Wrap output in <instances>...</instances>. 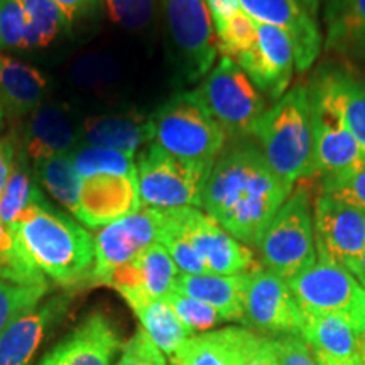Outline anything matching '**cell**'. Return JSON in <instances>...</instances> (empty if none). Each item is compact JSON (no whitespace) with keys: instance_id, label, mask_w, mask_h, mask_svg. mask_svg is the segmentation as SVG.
Listing matches in <instances>:
<instances>
[{"instance_id":"6da1fadb","label":"cell","mask_w":365,"mask_h":365,"mask_svg":"<svg viewBox=\"0 0 365 365\" xmlns=\"http://www.w3.org/2000/svg\"><path fill=\"white\" fill-rule=\"evenodd\" d=\"M294 185L272 171L255 145L222 150L203 190L202 208L244 245H257Z\"/></svg>"},{"instance_id":"7a4b0ae2","label":"cell","mask_w":365,"mask_h":365,"mask_svg":"<svg viewBox=\"0 0 365 365\" xmlns=\"http://www.w3.org/2000/svg\"><path fill=\"white\" fill-rule=\"evenodd\" d=\"M11 230L46 279L65 287L90 282L95 266L93 235L54 208L41 191Z\"/></svg>"},{"instance_id":"3957f363","label":"cell","mask_w":365,"mask_h":365,"mask_svg":"<svg viewBox=\"0 0 365 365\" xmlns=\"http://www.w3.org/2000/svg\"><path fill=\"white\" fill-rule=\"evenodd\" d=\"M250 135L269 166L282 180L296 181L314 176V139L309 93L303 85L286 91L257 118Z\"/></svg>"},{"instance_id":"277c9868","label":"cell","mask_w":365,"mask_h":365,"mask_svg":"<svg viewBox=\"0 0 365 365\" xmlns=\"http://www.w3.org/2000/svg\"><path fill=\"white\" fill-rule=\"evenodd\" d=\"M156 144L185 161L213 166L227 134L193 91L173 95L150 117Z\"/></svg>"},{"instance_id":"5b68a950","label":"cell","mask_w":365,"mask_h":365,"mask_svg":"<svg viewBox=\"0 0 365 365\" xmlns=\"http://www.w3.org/2000/svg\"><path fill=\"white\" fill-rule=\"evenodd\" d=\"M255 247L264 267L284 281L293 279L317 262L312 196L307 188L293 190Z\"/></svg>"},{"instance_id":"8992f818","label":"cell","mask_w":365,"mask_h":365,"mask_svg":"<svg viewBox=\"0 0 365 365\" xmlns=\"http://www.w3.org/2000/svg\"><path fill=\"white\" fill-rule=\"evenodd\" d=\"M143 207L158 210L202 208L203 190L213 166L185 161L150 143L135 163Z\"/></svg>"},{"instance_id":"52a82bcc","label":"cell","mask_w":365,"mask_h":365,"mask_svg":"<svg viewBox=\"0 0 365 365\" xmlns=\"http://www.w3.org/2000/svg\"><path fill=\"white\" fill-rule=\"evenodd\" d=\"M301 312L345 319L360 335L365 330V287L349 269L317 255V262L287 281Z\"/></svg>"},{"instance_id":"ba28073f","label":"cell","mask_w":365,"mask_h":365,"mask_svg":"<svg viewBox=\"0 0 365 365\" xmlns=\"http://www.w3.org/2000/svg\"><path fill=\"white\" fill-rule=\"evenodd\" d=\"M308 93L314 139V176H339L362 168L365 158L346 125L330 73L319 76Z\"/></svg>"},{"instance_id":"9c48e42d","label":"cell","mask_w":365,"mask_h":365,"mask_svg":"<svg viewBox=\"0 0 365 365\" xmlns=\"http://www.w3.org/2000/svg\"><path fill=\"white\" fill-rule=\"evenodd\" d=\"M196 93L223 132L232 137L250 135L257 118L267 110L257 86L237 63L225 56L210 70Z\"/></svg>"},{"instance_id":"30bf717a","label":"cell","mask_w":365,"mask_h":365,"mask_svg":"<svg viewBox=\"0 0 365 365\" xmlns=\"http://www.w3.org/2000/svg\"><path fill=\"white\" fill-rule=\"evenodd\" d=\"M163 210L143 207L139 212L108 223L93 235L95 266L90 284L107 286L112 274L156 244Z\"/></svg>"},{"instance_id":"8fae6325","label":"cell","mask_w":365,"mask_h":365,"mask_svg":"<svg viewBox=\"0 0 365 365\" xmlns=\"http://www.w3.org/2000/svg\"><path fill=\"white\" fill-rule=\"evenodd\" d=\"M168 27L190 80L207 76L218 56V38L207 0H164Z\"/></svg>"},{"instance_id":"7c38bea8","label":"cell","mask_w":365,"mask_h":365,"mask_svg":"<svg viewBox=\"0 0 365 365\" xmlns=\"http://www.w3.org/2000/svg\"><path fill=\"white\" fill-rule=\"evenodd\" d=\"M239 6L252 21L277 27L289 38L299 71L312 68L323 46L318 0H239Z\"/></svg>"},{"instance_id":"4fadbf2b","label":"cell","mask_w":365,"mask_h":365,"mask_svg":"<svg viewBox=\"0 0 365 365\" xmlns=\"http://www.w3.org/2000/svg\"><path fill=\"white\" fill-rule=\"evenodd\" d=\"M244 323L267 335H299L303 312L296 303L287 281L267 269L247 272Z\"/></svg>"},{"instance_id":"5bb4252c","label":"cell","mask_w":365,"mask_h":365,"mask_svg":"<svg viewBox=\"0 0 365 365\" xmlns=\"http://www.w3.org/2000/svg\"><path fill=\"white\" fill-rule=\"evenodd\" d=\"M317 255L355 271L365 250V213L319 193L313 212Z\"/></svg>"},{"instance_id":"9a60e30c","label":"cell","mask_w":365,"mask_h":365,"mask_svg":"<svg viewBox=\"0 0 365 365\" xmlns=\"http://www.w3.org/2000/svg\"><path fill=\"white\" fill-rule=\"evenodd\" d=\"M173 213L208 274L234 276L259 269L255 266L252 250L234 239L207 213L198 208H176Z\"/></svg>"},{"instance_id":"2e32d148","label":"cell","mask_w":365,"mask_h":365,"mask_svg":"<svg viewBox=\"0 0 365 365\" xmlns=\"http://www.w3.org/2000/svg\"><path fill=\"white\" fill-rule=\"evenodd\" d=\"M143 208L137 178L98 175L81 181L76 218L90 228H102Z\"/></svg>"},{"instance_id":"e0dca14e","label":"cell","mask_w":365,"mask_h":365,"mask_svg":"<svg viewBox=\"0 0 365 365\" xmlns=\"http://www.w3.org/2000/svg\"><path fill=\"white\" fill-rule=\"evenodd\" d=\"M122 349L115 328L103 313H91L46 355L41 365H112Z\"/></svg>"},{"instance_id":"ac0fdd59","label":"cell","mask_w":365,"mask_h":365,"mask_svg":"<svg viewBox=\"0 0 365 365\" xmlns=\"http://www.w3.org/2000/svg\"><path fill=\"white\" fill-rule=\"evenodd\" d=\"M80 145V127H75L65 107L41 105L27 117L19 153L31 164L63 154H71Z\"/></svg>"},{"instance_id":"d6986e66","label":"cell","mask_w":365,"mask_h":365,"mask_svg":"<svg viewBox=\"0 0 365 365\" xmlns=\"http://www.w3.org/2000/svg\"><path fill=\"white\" fill-rule=\"evenodd\" d=\"M180 269L168 250L161 244H153L144 249L134 261L117 269L108 279L107 286L118 294L145 296V298L164 299L175 289Z\"/></svg>"},{"instance_id":"ffe728a7","label":"cell","mask_w":365,"mask_h":365,"mask_svg":"<svg viewBox=\"0 0 365 365\" xmlns=\"http://www.w3.org/2000/svg\"><path fill=\"white\" fill-rule=\"evenodd\" d=\"M66 307L68 299L56 296L14 319L0 335V365H29L48 328Z\"/></svg>"},{"instance_id":"44dd1931","label":"cell","mask_w":365,"mask_h":365,"mask_svg":"<svg viewBox=\"0 0 365 365\" xmlns=\"http://www.w3.org/2000/svg\"><path fill=\"white\" fill-rule=\"evenodd\" d=\"M259 336L239 327L198 333L182 341L170 359L173 365H239Z\"/></svg>"},{"instance_id":"7402d4cb","label":"cell","mask_w":365,"mask_h":365,"mask_svg":"<svg viewBox=\"0 0 365 365\" xmlns=\"http://www.w3.org/2000/svg\"><path fill=\"white\" fill-rule=\"evenodd\" d=\"M299 335L319 365H362L359 335L345 319L331 314L303 313Z\"/></svg>"},{"instance_id":"603a6c76","label":"cell","mask_w":365,"mask_h":365,"mask_svg":"<svg viewBox=\"0 0 365 365\" xmlns=\"http://www.w3.org/2000/svg\"><path fill=\"white\" fill-rule=\"evenodd\" d=\"M154 140L150 118L137 115H95L81 122L80 145L112 149L134 158L137 149Z\"/></svg>"},{"instance_id":"cb8c5ba5","label":"cell","mask_w":365,"mask_h":365,"mask_svg":"<svg viewBox=\"0 0 365 365\" xmlns=\"http://www.w3.org/2000/svg\"><path fill=\"white\" fill-rule=\"evenodd\" d=\"M247 272L234 276L218 274H180L175 291L203 301L220 313L225 322H244V293Z\"/></svg>"},{"instance_id":"d4e9b609","label":"cell","mask_w":365,"mask_h":365,"mask_svg":"<svg viewBox=\"0 0 365 365\" xmlns=\"http://www.w3.org/2000/svg\"><path fill=\"white\" fill-rule=\"evenodd\" d=\"M48 81L43 73L19 59L0 53V103L4 115L29 117L43 105Z\"/></svg>"},{"instance_id":"484cf974","label":"cell","mask_w":365,"mask_h":365,"mask_svg":"<svg viewBox=\"0 0 365 365\" xmlns=\"http://www.w3.org/2000/svg\"><path fill=\"white\" fill-rule=\"evenodd\" d=\"M124 299L139 318L140 330L168 357H173L182 341L191 336L166 299L145 296H124Z\"/></svg>"},{"instance_id":"4316f807","label":"cell","mask_w":365,"mask_h":365,"mask_svg":"<svg viewBox=\"0 0 365 365\" xmlns=\"http://www.w3.org/2000/svg\"><path fill=\"white\" fill-rule=\"evenodd\" d=\"M328 49L359 53L365 46V0H331L327 4Z\"/></svg>"},{"instance_id":"83f0119b","label":"cell","mask_w":365,"mask_h":365,"mask_svg":"<svg viewBox=\"0 0 365 365\" xmlns=\"http://www.w3.org/2000/svg\"><path fill=\"white\" fill-rule=\"evenodd\" d=\"M255 26H257V43L266 66L267 85L264 93L271 98H281L291 83L296 66L293 46L289 38L277 27L261 22H255Z\"/></svg>"},{"instance_id":"f1b7e54d","label":"cell","mask_w":365,"mask_h":365,"mask_svg":"<svg viewBox=\"0 0 365 365\" xmlns=\"http://www.w3.org/2000/svg\"><path fill=\"white\" fill-rule=\"evenodd\" d=\"M48 291L49 282L43 276H24L0 267V335L17 317L39 304Z\"/></svg>"},{"instance_id":"f546056e","label":"cell","mask_w":365,"mask_h":365,"mask_svg":"<svg viewBox=\"0 0 365 365\" xmlns=\"http://www.w3.org/2000/svg\"><path fill=\"white\" fill-rule=\"evenodd\" d=\"M33 173L36 181L48 191L49 195L61 203L73 215L78 212L81 176L76 171L71 154H63L46 161L33 164Z\"/></svg>"},{"instance_id":"4dcf8cb0","label":"cell","mask_w":365,"mask_h":365,"mask_svg":"<svg viewBox=\"0 0 365 365\" xmlns=\"http://www.w3.org/2000/svg\"><path fill=\"white\" fill-rule=\"evenodd\" d=\"M38 181H36L33 168H29L24 154H16L14 171L9 178L6 190L0 196V218L7 227H12L19 220L22 213L29 208L36 195L39 193Z\"/></svg>"},{"instance_id":"1f68e13d","label":"cell","mask_w":365,"mask_h":365,"mask_svg":"<svg viewBox=\"0 0 365 365\" xmlns=\"http://www.w3.org/2000/svg\"><path fill=\"white\" fill-rule=\"evenodd\" d=\"M27 19L24 49L46 48L58 38L68 22L53 0H19Z\"/></svg>"},{"instance_id":"d6a6232c","label":"cell","mask_w":365,"mask_h":365,"mask_svg":"<svg viewBox=\"0 0 365 365\" xmlns=\"http://www.w3.org/2000/svg\"><path fill=\"white\" fill-rule=\"evenodd\" d=\"M330 80L346 125L365 158V81L350 73H330Z\"/></svg>"},{"instance_id":"836d02e7","label":"cell","mask_w":365,"mask_h":365,"mask_svg":"<svg viewBox=\"0 0 365 365\" xmlns=\"http://www.w3.org/2000/svg\"><path fill=\"white\" fill-rule=\"evenodd\" d=\"M71 158L81 180L98 175L137 178L134 158L118 150L78 145L71 153Z\"/></svg>"},{"instance_id":"e575fe53","label":"cell","mask_w":365,"mask_h":365,"mask_svg":"<svg viewBox=\"0 0 365 365\" xmlns=\"http://www.w3.org/2000/svg\"><path fill=\"white\" fill-rule=\"evenodd\" d=\"M168 301L173 312L178 317V319L182 323V327L188 330L191 335L195 331H207L210 328L217 327L218 323L223 322L220 313L217 309H213L208 304H205L203 301L191 298L182 293L173 289L170 294L164 298Z\"/></svg>"},{"instance_id":"d590c367","label":"cell","mask_w":365,"mask_h":365,"mask_svg":"<svg viewBox=\"0 0 365 365\" xmlns=\"http://www.w3.org/2000/svg\"><path fill=\"white\" fill-rule=\"evenodd\" d=\"M217 38L218 53L232 59L257 46V26L247 14L239 11L222 29L217 31Z\"/></svg>"},{"instance_id":"8d00e7d4","label":"cell","mask_w":365,"mask_h":365,"mask_svg":"<svg viewBox=\"0 0 365 365\" xmlns=\"http://www.w3.org/2000/svg\"><path fill=\"white\" fill-rule=\"evenodd\" d=\"M118 78V65L108 56L90 54L73 66V80L81 88H108Z\"/></svg>"},{"instance_id":"74e56055","label":"cell","mask_w":365,"mask_h":365,"mask_svg":"<svg viewBox=\"0 0 365 365\" xmlns=\"http://www.w3.org/2000/svg\"><path fill=\"white\" fill-rule=\"evenodd\" d=\"M319 193L352 205L365 213V164L352 173L322 178Z\"/></svg>"},{"instance_id":"f35d334b","label":"cell","mask_w":365,"mask_h":365,"mask_svg":"<svg viewBox=\"0 0 365 365\" xmlns=\"http://www.w3.org/2000/svg\"><path fill=\"white\" fill-rule=\"evenodd\" d=\"M27 19L19 0H0V49H24Z\"/></svg>"},{"instance_id":"ab89813d","label":"cell","mask_w":365,"mask_h":365,"mask_svg":"<svg viewBox=\"0 0 365 365\" xmlns=\"http://www.w3.org/2000/svg\"><path fill=\"white\" fill-rule=\"evenodd\" d=\"M112 22L130 31H139L153 19L154 0H105Z\"/></svg>"},{"instance_id":"60d3db41","label":"cell","mask_w":365,"mask_h":365,"mask_svg":"<svg viewBox=\"0 0 365 365\" xmlns=\"http://www.w3.org/2000/svg\"><path fill=\"white\" fill-rule=\"evenodd\" d=\"M0 267L24 274V276H43L27 259L11 227H7L2 218H0Z\"/></svg>"},{"instance_id":"b9f144b4","label":"cell","mask_w":365,"mask_h":365,"mask_svg":"<svg viewBox=\"0 0 365 365\" xmlns=\"http://www.w3.org/2000/svg\"><path fill=\"white\" fill-rule=\"evenodd\" d=\"M117 365H168V362L161 350L143 330H139L122 346V355Z\"/></svg>"},{"instance_id":"7bdbcfd3","label":"cell","mask_w":365,"mask_h":365,"mask_svg":"<svg viewBox=\"0 0 365 365\" xmlns=\"http://www.w3.org/2000/svg\"><path fill=\"white\" fill-rule=\"evenodd\" d=\"M279 365H319L301 335H286L276 339Z\"/></svg>"},{"instance_id":"ee69618b","label":"cell","mask_w":365,"mask_h":365,"mask_svg":"<svg viewBox=\"0 0 365 365\" xmlns=\"http://www.w3.org/2000/svg\"><path fill=\"white\" fill-rule=\"evenodd\" d=\"M239 365H279L276 340L262 335L259 336Z\"/></svg>"},{"instance_id":"f6af8a7d","label":"cell","mask_w":365,"mask_h":365,"mask_svg":"<svg viewBox=\"0 0 365 365\" xmlns=\"http://www.w3.org/2000/svg\"><path fill=\"white\" fill-rule=\"evenodd\" d=\"M56 4L59 11L68 22V26H71L73 22L88 16L98 7L100 0H53Z\"/></svg>"},{"instance_id":"bcb514c9","label":"cell","mask_w":365,"mask_h":365,"mask_svg":"<svg viewBox=\"0 0 365 365\" xmlns=\"http://www.w3.org/2000/svg\"><path fill=\"white\" fill-rule=\"evenodd\" d=\"M16 145L9 137H0V196H2L6 185L14 171L16 164Z\"/></svg>"},{"instance_id":"7dc6e473","label":"cell","mask_w":365,"mask_h":365,"mask_svg":"<svg viewBox=\"0 0 365 365\" xmlns=\"http://www.w3.org/2000/svg\"><path fill=\"white\" fill-rule=\"evenodd\" d=\"M207 6L210 9V14H212L215 31L222 29L240 11L239 0H207Z\"/></svg>"},{"instance_id":"c3c4849f","label":"cell","mask_w":365,"mask_h":365,"mask_svg":"<svg viewBox=\"0 0 365 365\" xmlns=\"http://www.w3.org/2000/svg\"><path fill=\"white\" fill-rule=\"evenodd\" d=\"M352 274L355 277H357L360 284L365 287V250L362 252V257H360L357 267H355V271Z\"/></svg>"},{"instance_id":"681fc988","label":"cell","mask_w":365,"mask_h":365,"mask_svg":"<svg viewBox=\"0 0 365 365\" xmlns=\"http://www.w3.org/2000/svg\"><path fill=\"white\" fill-rule=\"evenodd\" d=\"M359 352H360V362L365 365V330L359 335Z\"/></svg>"},{"instance_id":"f907efd6","label":"cell","mask_w":365,"mask_h":365,"mask_svg":"<svg viewBox=\"0 0 365 365\" xmlns=\"http://www.w3.org/2000/svg\"><path fill=\"white\" fill-rule=\"evenodd\" d=\"M2 118H4V108H2V103H0V124H2Z\"/></svg>"},{"instance_id":"816d5d0a","label":"cell","mask_w":365,"mask_h":365,"mask_svg":"<svg viewBox=\"0 0 365 365\" xmlns=\"http://www.w3.org/2000/svg\"><path fill=\"white\" fill-rule=\"evenodd\" d=\"M359 54H362V56H365V46H364V48H362V49H360V51H359Z\"/></svg>"},{"instance_id":"f5cc1de1","label":"cell","mask_w":365,"mask_h":365,"mask_svg":"<svg viewBox=\"0 0 365 365\" xmlns=\"http://www.w3.org/2000/svg\"><path fill=\"white\" fill-rule=\"evenodd\" d=\"M328 2H331V0H327V4H328Z\"/></svg>"}]
</instances>
